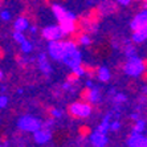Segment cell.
Here are the masks:
<instances>
[{"label": "cell", "instance_id": "obj_27", "mask_svg": "<svg viewBox=\"0 0 147 147\" xmlns=\"http://www.w3.org/2000/svg\"><path fill=\"white\" fill-rule=\"evenodd\" d=\"M78 80H80V77H78V76H77V74H76L74 72H72V73H70V74L68 76V81L70 82V84H76V82L78 81Z\"/></svg>", "mask_w": 147, "mask_h": 147}, {"label": "cell", "instance_id": "obj_17", "mask_svg": "<svg viewBox=\"0 0 147 147\" xmlns=\"http://www.w3.org/2000/svg\"><path fill=\"white\" fill-rule=\"evenodd\" d=\"M97 77H98L99 81L107 82L110 80V77H111V74H110V70L106 66H99L98 70H97Z\"/></svg>", "mask_w": 147, "mask_h": 147}, {"label": "cell", "instance_id": "obj_24", "mask_svg": "<svg viewBox=\"0 0 147 147\" xmlns=\"http://www.w3.org/2000/svg\"><path fill=\"white\" fill-rule=\"evenodd\" d=\"M13 38H15V41H16L17 44L20 45V44H23L27 38H25V36L23 34V32H19V31H15V33H13Z\"/></svg>", "mask_w": 147, "mask_h": 147}, {"label": "cell", "instance_id": "obj_38", "mask_svg": "<svg viewBox=\"0 0 147 147\" xmlns=\"http://www.w3.org/2000/svg\"><path fill=\"white\" fill-rule=\"evenodd\" d=\"M143 1H144V3H146V4H147V0H143Z\"/></svg>", "mask_w": 147, "mask_h": 147}, {"label": "cell", "instance_id": "obj_4", "mask_svg": "<svg viewBox=\"0 0 147 147\" xmlns=\"http://www.w3.org/2000/svg\"><path fill=\"white\" fill-rule=\"evenodd\" d=\"M68 113L73 118H88L92 114V107L89 103L85 102H73L69 105Z\"/></svg>", "mask_w": 147, "mask_h": 147}, {"label": "cell", "instance_id": "obj_23", "mask_svg": "<svg viewBox=\"0 0 147 147\" xmlns=\"http://www.w3.org/2000/svg\"><path fill=\"white\" fill-rule=\"evenodd\" d=\"M78 133H80V137H82V139H84V138H86V137H90L92 130H90V127H88V126H81Z\"/></svg>", "mask_w": 147, "mask_h": 147}, {"label": "cell", "instance_id": "obj_25", "mask_svg": "<svg viewBox=\"0 0 147 147\" xmlns=\"http://www.w3.org/2000/svg\"><path fill=\"white\" fill-rule=\"evenodd\" d=\"M72 72H74L78 76V77H82V76H85L86 74V70H85V68H84V65H78V66H76L74 69H72Z\"/></svg>", "mask_w": 147, "mask_h": 147}, {"label": "cell", "instance_id": "obj_7", "mask_svg": "<svg viewBox=\"0 0 147 147\" xmlns=\"http://www.w3.org/2000/svg\"><path fill=\"white\" fill-rule=\"evenodd\" d=\"M126 144L130 147H147V137H144L142 133L133 131L129 139L126 140Z\"/></svg>", "mask_w": 147, "mask_h": 147}, {"label": "cell", "instance_id": "obj_33", "mask_svg": "<svg viewBox=\"0 0 147 147\" xmlns=\"http://www.w3.org/2000/svg\"><path fill=\"white\" fill-rule=\"evenodd\" d=\"M131 0H118V3L122 4V5H127V4H130Z\"/></svg>", "mask_w": 147, "mask_h": 147}, {"label": "cell", "instance_id": "obj_11", "mask_svg": "<svg viewBox=\"0 0 147 147\" xmlns=\"http://www.w3.org/2000/svg\"><path fill=\"white\" fill-rule=\"evenodd\" d=\"M81 96L85 99H88L90 103H98L101 101V92H99L97 86L86 88V90H84V93H81Z\"/></svg>", "mask_w": 147, "mask_h": 147}, {"label": "cell", "instance_id": "obj_16", "mask_svg": "<svg viewBox=\"0 0 147 147\" xmlns=\"http://www.w3.org/2000/svg\"><path fill=\"white\" fill-rule=\"evenodd\" d=\"M111 117H113V113H111V111H110V113H107L106 115L103 117L102 123L98 126V129H97V130H99L101 133L107 134V131L110 130V125H111V123H110V118H111Z\"/></svg>", "mask_w": 147, "mask_h": 147}, {"label": "cell", "instance_id": "obj_18", "mask_svg": "<svg viewBox=\"0 0 147 147\" xmlns=\"http://www.w3.org/2000/svg\"><path fill=\"white\" fill-rule=\"evenodd\" d=\"M133 131H135V133H143V131H146V121H143V119L135 121V126H134Z\"/></svg>", "mask_w": 147, "mask_h": 147}, {"label": "cell", "instance_id": "obj_31", "mask_svg": "<svg viewBox=\"0 0 147 147\" xmlns=\"http://www.w3.org/2000/svg\"><path fill=\"white\" fill-rule=\"evenodd\" d=\"M53 123H55V121H53V119H48L47 122H44V127H48V129H51V127L53 126Z\"/></svg>", "mask_w": 147, "mask_h": 147}, {"label": "cell", "instance_id": "obj_13", "mask_svg": "<svg viewBox=\"0 0 147 147\" xmlns=\"http://www.w3.org/2000/svg\"><path fill=\"white\" fill-rule=\"evenodd\" d=\"M37 60H38V68H40V72L45 76H51L52 74V66L48 61V57H47L44 53H41V55L37 57Z\"/></svg>", "mask_w": 147, "mask_h": 147}, {"label": "cell", "instance_id": "obj_1", "mask_svg": "<svg viewBox=\"0 0 147 147\" xmlns=\"http://www.w3.org/2000/svg\"><path fill=\"white\" fill-rule=\"evenodd\" d=\"M65 56H64V60L62 62L65 64L68 68L74 69L76 66H78L82 64V55L81 52L77 49V45H76L74 41H65Z\"/></svg>", "mask_w": 147, "mask_h": 147}, {"label": "cell", "instance_id": "obj_15", "mask_svg": "<svg viewBox=\"0 0 147 147\" xmlns=\"http://www.w3.org/2000/svg\"><path fill=\"white\" fill-rule=\"evenodd\" d=\"M15 31H19V32H24L27 31L28 28H29V20H28L27 17L21 16V17H17L16 20H15Z\"/></svg>", "mask_w": 147, "mask_h": 147}, {"label": "cell", "instance_id": "obj_29", "mask_svg": "<svg viewBox=\"0 0 147 147\" xmlns=\"http://www.w3.org/2000/svg\"><path fill=\"white\" fill-rule=\"evenodd\" d=\"M7 103H8V97L1 94V97H0V107H1V109H5Z\"/></svg>", "mask_w": 147, "mask_h": 147}, {"label": "cell", "instance_id": "obj_36", "mask_svg": "<svg viewBox=\"0 0 147 147\" xmlns=\"http://www.w3.org/2000/svg\"><path fill=\"white\" fill-rule=\"evenodd\" d=\"M4 90H5V86H3V85H1V88H0V92H1V94H3V93H4Z\"/></svg>", "mask_w": 147, "mask_h": 147}, {"label": "cell", "instance_id": "obj_21", "mask_svg": "<svg viewBox=\"0 0 147 147\" xmlns=\"http://www.w3.org/2000/svg\"><path fill=\"white\" fill-rule=\"evenodd\" d=\"M125 55H126V57H133V56H137V49H135V47L131 44H127L126 48H125Z\"/></svg>", "mask_w": 147, "mask_h": 147}, {"label": "cell", "instance_id": "obj_12", "mask_svg": "<svg viewBox=\"0 0 147 147\" xmlns=\"http://www.w3.org/2000/svg\"><path fill=\"white\" fill-rule=\"evenodd\" d=\"M89 140H90V143L93 144V146H96V147H103V146H106L107 144V135L105 133H101L99 130H96V131H93L92 134H90V137H89Z\"/></svg>", "mask_w": 147, "mask_h": 147}, {"label": "cell", "instance_id": "obj_6", "mask_svg": "<svg viewBox=\"0 0 147 147\" xmlns=\"http://www.w3.org/2000/svg\"><path fill=\"white\" fill-rule=\"evenodd\" d=\"M65 36V32L62 31V28L60 25H49L42 29V37L48 41H56L61 40Z\"/></svg>", "mask_w": 147, "mask_h": 147}, {"label": "cell", "instance_id": "obj_3", "mask_svg": "<svg viewBox=\"0 0 147 147\" xmlns=\"http://www.w3.org/2000/svg\"><path fill=\"white\" fill-rule=\"evenodd\" d=\"M42 126H44V123L33 115H24L17 121V127L25 133H34Z\"/></svg>", "mask_w": 147, "mask_h": 147}, {"label": "cell", "instance_id": "obj_9", "mask_svg": "<svg viewBox=\"0 0 147 147\" xmlns=\"http://www.w3.org/2000/svg\"><path fill=\"white\" fill-rule=\"evenodd\" d=\"M52 11H53V15L56 16V19L58 20V23L62 21V20H66V19H76V16H74L73 12L65 9L64 7L58 5V4H53V5H52Z\"/></svg>", "mask_w": 147, "mask_h": 147}, {"label": "cell", "instance_id": "obj_22", "mask_svg": "<svg viewBox=\"0 0 147 147\" xmlns=\"http://www.w3.org/2000/svg\"><path fill=\"white\" fill-rule=\"evenodd\" d=\"M113 99H114V103H115L117 106L118 105H121V103H125L126 102V96L125 94H121V93H118V94H114V97H113Z\"/></svg>", "mask_w": 147, "mask_h": 147}, {"label": "cell", "instance_id": "obj_37", "mask_svg": "<svg viewBox=\"0 0 147 147\" xmlns=\"http://www.w3.org/2000/svg\"><path fill=\"white\" fill-rule=\"evenodd\" d=\"M1 146H9V143H7V142H3V143H1Z\"/></svg>", "mask_w": 147, "mask_h": 147}, {"label": "cell", "instance_id": "obj_30", "mask_svg": "<svg viewBox=\"0 0 147 147\" xmlns=\"http://www.w3.org/2000/svg\"><path fill=\"white\" fill-rule=\"evenodd\" d=\"M0 17H1V20L3 21H9L11 20V13L8 12V11H1Z\"/></svg>", "mask_w": 147, "mask_h": 147}, {"label": "cell", "instance_id": "obj_32", "mask_svg": "<svg viewBox=\"0 0 147 147\" xmlns=\"http://www.w3.org/2000/svg\"><path fill=\"white\" fill-rule=\"evenodd\" d=\"M130 118H131V119H134V121H138V119H139V114H138V113H133V114H130Z\"/></svg>", "mask_w": 147, "mask_h": 147}, {"label": "cell", "instance_id": "obj_2", "mask_svg": "<svg viewBox=\"0 0 147 147\" xmlns=\"http://www.w3.org/2000/svg\"><path fill=\"white\" fill-rule=\"evenodd\" d=\"M147 61L142 60L138 56H133V57H127V61L125 64V73L131 77H139L140 74H143L144 70L147 68Z\"/></svg>", "mask_w": 147, "mask_h": 147}, {"label": "cell", "instance_id": "obj_20", "mask_svg": "<svg viewBox=\"0 0 147 147\" xmlns=\"http://www.w3.org/2000/svg\"><path fill=\"white\" fill-rule=\"evenodd\" d=\"M20 48H21V52L23 53H25V55H29L32 52V49H33V45H32L31 41L25 40L23 44H20Z\"/></svg>", "mask_w": 147, "mask_h": 147}, {"label": "cell", "instance_id": "obj_14", "mask_svg": "<svg viewBox=\"0 0 147 147\" xmlns=\"http://www.w3.org/2000/svg\"><path fill=\"white\" fill-rule=\"evenodd\" d=\"M131 40H133V42H135V44H142V42H144V41L147 40V25L133 31Z\"/></svg>", "mask_w": 147, "mask_h": 147}, {"label": "cell", "instance_id": "obj_35", "mask_svg": "<svg viewBox=\"0 0 147 147\" xmlns=\"http://www.w3.org/2000/svg\"><path fill=\"white\" fill-rule=\"evenodd\" d=\"M29 31H31V33H36V32H37V28H36V27H31V28H29Z\"/></svg>", "mask_w": 147, "mask_h": 147}, {"label": "cell", "instance_id": "obj_8", "mask_svg": "<svg viewBox=\"0 0 147 147\" xmlns=\"http://www.w3.org/2000/svg\"><path fill=\"white\" fill-rule=\"evenodd\" d=\"M33 139H34V142L38 144L48 143L49 140L52 139L51 129H48V127H41V129H38L37 131L33 133Z\"/></svg>", "mask_w": 147, "mask_h": 147}, {"label": "cell", "instance_id": "obj_5", "mask_svg": "<svg viewBox=\"0 0 147 147\" xmlns=\"http://www.w3.org/2000/svg\"><path fill=\"white\" fill-rule=\"evenodd\" d=\"M65 41L56 40V41H49L48 45V53L51 58L56 60V61H62L64 56H65Z\"/></svg>", "mask_w": 147, "mask_h": 147}, {"label": "cell", "instance_id": "obj_28", "mask_svg": "<svg viewBox=\"0 0 147 147\" xmlns=\"http://www.w3.org/2000/svg\"><path fill=\"white\" fill-rule=\"evenodd\" d=\"M121 129V122L118 119H115L114 122H111V125H110V130L113 131H118Z\"/></svg>", "mask_w": 147, "mask_h": 147}, {"label": "cell", "instance_id": "obj_10", "mask_svg": "<svg viewBox=\"0 0 147 147\" xmlns=\"http://www.w3.org/2000/svg\"><path fill=\"white\" fill-rule=\"evenodd\" d=\"M146 25H147V9H143L133 17V20L130 23V28L133 31H135V29H139V28L146 27Z\"/></svg>", "mask_w": 147, "mask_h": 147}, {"label": "cell", "instance_id": "obj_39", "mask_svg": "<svg viewBox=\"0 0 147 147\" xmlns=\"http://www.w3.org/2000/svg\"><path fill=\"white\" fill-rule=\"evenodd\" d=\"M146 133H147V130H146Z\"/></svg>", "mask_w": 147, "mask_h": 147}, {"label": "cell", "instance_id": "obj_26", "mask_svg": "<svg viewBox=\"0 0 147 147\" xmlns=\"http://www.w3.org/2000/svg\"><path fill=\"white\" fill-rule=\"evenodd\" d=\"M51 115L53 117V118H56V119H58V118H61V117H62V110H60V109H51Z\"/></svg>", "mask_w": 147, "mask_h": 147}, {"label": "cell", "instance_id": "obj_34", "mask_svg": "<svg viewBox=\"0 0 147 147\" xmlns=\"http://www.w3.org/2000/svg\"><path fill=\"white\" fill-rule=\"evenodd\" d=\"M85 85H86V88H93V86H94V85H93V81H90V80H88V81H86Z\"/></svg>", "mask_w": 147, "mask_h": 147}, {"label": "cell", "instance_id": "obj_19", "mask_svg": "<svg viewBox=\"0 0 147 147\" xmlns=\"http://www.w3.org/2000/svg\"><path fill=\"white\" fill-rule=\"evenodd\" d=\"M76 34H78V33H76ZM77 40H78V42L81 45H90V42H92L90 36L86 33H80V36H77Z\"/></svg>", "mask_w": 147, "mask_h": 147}]
</instances>
